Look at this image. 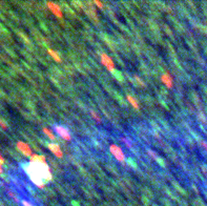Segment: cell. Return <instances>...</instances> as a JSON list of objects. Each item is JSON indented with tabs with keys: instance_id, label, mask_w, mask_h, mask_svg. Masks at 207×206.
Listing matches in <instances>:
<instances>
[{
	"instance_id": "1",
	"label": "cell",
	"mask_w": 207,
	"mask_h": 206,
	"mask_svg": "<svg viewBox=\"0 0 207 206\" xmlns=\"http://www.w3.org/2000/svg\"><path fill=\"white\" fill-rule=\"evenodd\" d=\"M21 167L26 173L30 180L39 188H44L45 183L53 178L52 171L48 163H22Z\"/></svg>"
},
{
	"instance_id": "2",
	"label": "cell",
	"mask_w": 207,
	"mask_h": 206,
	"mask_svg": "<svg viewBox=\"0 0 207 206\" xmlns=\"http://www.w3.org/2000/svg\"><path fill=\"white\" fill-rule=\"evenodd\" d=\"M53 127H54V131H56V134L59 135L62 139H64L65 141L72 140V134L68 127H65L64 125H61V124H54Z\"/></svg>"
},
{
	"instance_id": "3",
	"label": "cell",
	"mask_w": 207,
	"mask_h": 206,
	"mask_svg": "<svg viewBox=\"0 0 207 206\" xmlns=\"http://www.w3.org/2000/svg\"><path fill=\"white\" fill-rule=\"evenodd\" d=\"M110 153H112V156L117 159L118 162H120V163H122V164L126 163V160H125V155L123 153L122 149H121L120 146L116 145V144H112L110 147Z\"/></svg>"
},
{
	"instance_id": "4",
	"label": "cell",
	"mask_w": 207,
	"mask_h": 206,
	"mask_svg": "<svg viewBox=\"0 0 207 206\" xmlns=\"http://www.w3.org/2000/svg\"><path fill=\"white\" fill-rule=\"evenodd\" d=\"M101 63L105 67L107 68L110 72L114 73V70H115V63L112 60V58L107 55V54H101Z\"/></svg>"
},
{
	"instance_id": "5",
	"label": "cell",
	"mask_w": 207,
	"mask_h": 206,
	"mask_svg": "<svg viewBox=\"0 0 207 206\" xmlns=\"http://www.w3.org/2000/svg\"><path fill=\"white\" fill-rule=\"evenodd\" d=\"M17 148L19 151H21V153L24 155V156L26 157H32V149H31L30 145H28V144L25 143V142H22V141H18L17 142Z\"/></svg>"
},
{
	"instance_id": "6",
	"label": "cell",
	"mask_w": 207,
	"mask_h": 206,
	"mask_svg": "<svg viewBox=\"0 0 207 206\" xmlns=\"http://www.w3.org/2000/svg\"><path fill=\"white\" fill-rule=\"evenodd\" d=\"M46 5L48 6V9L51 10V12L54 14L55 16H57L58 18H62V12H61V9L58 4L56 3H53V2H48Z\"/></svg>"
},
{
	"instance_id": "7",
	"label": "cell",
	"mask_w": 207,
	"mask_h": 206,
	"mask_svg": "<svg viewBox=\"0 0 207 206\" xmlns=\"http://www.w3.org/2000/svg\"><path fill=\"white\" fill-rule=\"evenodd\" d=\"M48 147L56 157H58V158H62L63 157V151H61V148H60V146L58 145V144H55V143L48 144Z\"/></svg>"
},
{
	"instance_id": "8",
	"label": "cell",
	"mask_w": 207,
	"mask_h": 206,
	"mask_svg": "<svg viewBox=\"0 0 207 206\" xmlns=\"http://www.w3.org/2000/svg\"><path fill=\"white\" fill-rule=\"evenodd\" d=\"M161 80H162V82L164 83L168 88H171L172 85H174V80H172V77L169 73L163 74V75L161 76Z\"/></svg>"
},
{
	"instance_id": "9",
	"label": "cell",
	"mask_w": 207,
	"mask_h": 206,
	"mask_svg": "<svg viewBox=\"0 0 207 206\" xmlns=\"http://www.w3.org/2000/svg\"><path fill=\"white\" fill-rule=\"evenodd\" d=\"M30 162L32 163H46L44 156H40V155H33L30 159Z\"/></svg>"
},
{
	"instance_id": "10",
	"label": "cell",
	"mask_w": 207,
	"mask_h": 206,
	"mask_svg": "<svg viewBox=\"0 0 207 206\" xmlns=\"http://www.w3.org/2000/svg\"><path fill=\"white\" fill-rule=\"evenodd\" d=\"M126 98H127V101L130 103V105H132V107L136 108V109H139V107H140L139 102H138V101L136 100V99L134 98V97H132V96H127Z\"/></svg>"
},
{
	"instance_id": "11",
	"label": "cell",
	"mask_w": 207,
	"mask_h": 206,
	"mask_svg": "<svg viewBox=\"0 0 207 206\" xmlns=\"http://www.w3.org/2000/svg\"><path fill=\"white\" fill-rule=\"evenodd\" d=\"M48 53L55 59L56 62H61V58H60V56L58 55V53L56 52V50H52V48H48Z\"/></svg>"
},
{
	"instance_id": "12",
	"label": "cell",
	"mask_w": 207,
	"mask_h": 206,
	"mask_svg": "<svg viewBox=\"0 0 207 206\" xmlns=\"http://www.w3.org/2000/svg\"><path fill=\"white\" fill-rule=\"evenodd\" d=\"M43 133H44L45 135H46V136H48V138L51 139V140H55V139H56L55 135H54V134H53L52 131H51L50 129H48V128H46V127L43 128Z\"/></svg>"
},
{
	"instance_id": "13",
	"label": "cell",
	"mask_w": 207,
	"mask_h": 206,
	"mask_svg": "<svg viewBox=\"0 0 207 206\" xmlns=\"http://www.w3.org/2000/svg\"><path fill=\"white\" fill-rule=\"evenodd\" d=\"M121 140H122V142L125 144V145L127 146L128 148H130V147H132V141L130 140V139H128V138H125V137H123V138L121 139Z\"/></svg>"
},
{
	"instance_id": "14",
	"label": "cell",
	"mask_w": 207,
	"mask_h": 206,
	"mask_svg": "<svg viewBox=\"0 0 207 206\" xmlns=\"http://www.w3.org/2000/svg\"><path fill=\"white\" fill-rule=\"evenodd\" d=\"M90 115H92V117L95 119L97 122H101V118H100V116L98 115L97 113H95L94 111H90Z\"/></svg>"
},
{
	"instance_id": "15",
	"label": "cell",
	"mask_w": 207,
	"mask_h": 206,
	"mask_svg": "<svg viewBox=\"0 0 207 206\" xmlns=\"http://www.w3.org/2000/svg\"><path fill=\"white\" fill-rule=\"evenodd\" d=\"M4 164V159H3V157L0 155V175L3 173V169H2V165Z\"/></svg>"
},
{
	"instance_id": "16",
	"label": "cell",
	"mask_w": 207,
	"mask_h": 206,
	"mask_svg": "<svg viewBox=\"0 0 207 206\" xmlns=\"http://www.w3.org/2000/svg\"><path fill=\"white\" fill-rule=\"evenodd\" d=\"M0 126H1V127H2L3 129H6V128H8V124L5 123L4 121L1 120V119H0Z\"/></svg>"
},
{
	"instance_id": "17",
	"label": "cell",
	"mask_w": 207,
	"mask_h": 206,
	"mask_svg": "<svg viewBox=\"0 0 207 206\" xmlns=\"http://www.w3.org/2000/svg\"><path fill=\"white\" fill-rule=\"evenodd\" d=\"M21 203H22L23 206H34L32 203H31V202L26 201V200H22V201H21Z\"/></svg>"
},
{
	"instance_id": "18",
	"label": "cell",
	"mask_w": 207,
	"mask_h": 206,
	"mask_svg": "<svg viewBox=\"0 0 207 206\" xmlns=\"http://www.w3.org/2000/svg\"><path fill=\"white\" fill-rule=\"evenodd\" d=\"M94 3H95V4L97 5L98 8H100V9H102V8H103V3H102V2H100V1H97V0H95V1H94Z\"/></svg>"
},
{
	"instance_id": "19",
	"label": "cell",
	"mask_w": 207,
	"mask_h": 206,
	"mask_svg": "<svg viewBox=\"0 0 207 206\" xmlns=\"http://www.w3.org/2000/svg\"><path fill=\"white\" fill-rule=\"evenodd\" d=\"M135 78L137 79V81H138V83L140 82V85H142V86H144V82H143L142 80H141V79L139 78V77H138V76H135Z\"/></svg>"
},
{
	"instance_id": "20",
	"label": "cell",
	"mask_w": 207,
	"mask_h": 206,
	"mask_svg": "<svg viewBox=\"0 0 207 206\" xmlns=\"http://www.w3.org/2000/svg\"><path fill=\"white\" fill-rule=\"evenodd\" d=\"M148 153H149V155L152 157V158H155V159L157 158V155H156V153H154V151H150V149H149V151H148Z\"/></svg>"
}]
</instances>
